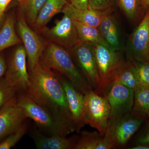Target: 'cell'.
Listing matches in <instances>:
<instances>
[{
  "label": "cell",
  "mask_w": 149,
  "mask_h": 149,
  "mask_svg": "<svg viewBox=\"0 0 149 149\" xmlns=\"http://www.w3.org/2000/svg\"><path fill=\"white\" fill-rule=\"evenodd\" d=\"M29 74V86L24 93L73 132L76 131L64 88L55 73L39 62Z\"/></svg>",
  "instance_id": "6da1fadb"
},
{
  "label": "cell",
  "mask_w": 149,
  "mask_h": 149,
  "mask_svg": "<svg viewBox=\"0 0 149 149\" xmlns=\"http://www.w3.org/2000/svg\"><path fill=\"white\" fill-rule=\"evenodd\" d=\"M39 62L66 77L77 91L84 95L93 90L77 68L69 51L57 44H47Z\"/></svg>",
  "instance_id": "7a4b0ae2"
},
{
  "label": "cell",
  "mask_w": 149,
  "mask_h": 149,
  "mask_svg": "<svg viewBox=\"0 0 149 149\" xmlns=\"http://www.w3.org/2000/svg\"><path fill=\"white\" fill-rule=\"evenodd\" d=\"M97 64L100 83L97 91L100 95L106 96L116 77L127 62L123 51H116L101 44L92 45Z\"/></svg>",
  "instance_id": "3957f363"
},
{
  "label": "cell",
  "mask_w": 149,
  "mask_h": 149,
  "mask_svg": "<svg viewBox=\"0 0 149 149\" xmlns=\"http://www.w3.org/2000/svg\"><path fill=\"white\" fill-rule=\"evenodd\" d=\"M16 98L17 104L24 111L27 117L34 120L43 133L49 135L67 136L73 132L25 93H20Z\"/></svg>",
  "instance_id": "277c9868"
},
{
  "label": "cell",
  "mask_w": 149,
  "mask_h": 149,
  "mask_svg": "<svg viewBox=\"0 0 149 149\" xmlns=\"http://www.w3.org/2000/svg\"><path fill=\"white\" fill-rule=\"evenodd\" d=\"M110 115V107L106 96L97 94L93 90L85 94L84 121L104 135Z\"/></svg>",
  "instance_id": "5b68a950"
},
{
  "label": "cell",
  "mask_w": 149,
  "mask_h": 149,
  "mask_svg": "<svg viewBox=\"0 0 149 149\" xmlns=\"http://www.w3.org/2000/svg\"><path fill=\"white\" fill-rule=\"evenodd\" d=\"M143 122V118L129 113L116 119H109L104 134L108 137L113 148H120L126 145Z\"/></svg>",
  "instance_id": "8992f818"
},
{
  "label": "cell",
  "mask_w": 149,
  "mask_h": 149,
  "mask_svg": "<svg viewBox=\"0 0 149 149\" xmlns=\"http://www.w3.org/2000/svg\"><path fill=\"white\" fill-rule=\"evenodd\" d=\"M68 51L77 68L93 91H97L100 77L92 45L80 42Z\"/></svg>",
  "instance_id": "52a82bcc"
},
{
  "label": "cell",
  "mask_w": 149,
  "mask_h": 149,
  "mask_svg": "<svg viewBox=\"0 0 149 149\" xmlns=\"http://www.w3.org/2000/svg\"><path fill=\"white\" fill-rule=\"evenodd\" d=\"M125 50L133 61L149 62V9L130 35Z\"/></svg>",
  "instance_id": "ba28073f"
},
{
  "label": "cell",
  "mask_w": 149,
  "mask_h": 149,
  "mask_svg": "<svg viewBox=\"0 0 149 149\" xmlns=\"http://www.w3.org/2000/svg\"><path fill=\"white\" fill-rule=\"evenodd\" d=\"M27 58L24 46H19L13 52L5 73L6 80L20 93L25 92L29 84Z\"/></svg>",
  "instance_id": "9c48e42d"
},
{
  "label": "cell",
  "mask_w": 149,
  "mask_h": 149,
  "mask_svg": "<svg viewBox=\"0 0 149 149\" xmlns=\"http://www.w3.org/2000/svg\"><path fill=\"white\" fill-rule=\"evenodd\" d=\"M63 14L61 19L56 20L54 27L45 28L42 31L52 42L69 51L80 41L74 19L67 13Z\"/></svg>",
  "instance_id": "30bf717a"
},
{
  "label": "cell",
  "mask_w": 149,
  "mask_h": 149,
  "mask_svg": "<svg viewBox=\"0 0 149 149\" xmlns=\"http://www.w3.org/2000/svg\"><path fill=\"white\" fill-rule=\"evenodd\" d=\"M17 27L27 54L28 67L30 71L39 63L40 57L47 44L29 27L22 15L19 18Z\"/></svg>",
  "instance_id": "8fae6325"
},
{
  "label": "cell",
  "mask_w": 149,
  "mask_h": 149,
  "mask_svg": "<svg viewBox=\"0 0 149 149\" xmlns=\"http://www.w3.org/2000/svg\"><path fill=\"white\" fill-rule=\"evenodd\" d=\"M106 97L110 107V120L131 112L134 97V91L132 89L114 82Z\"/></svg>",
  "instance_id": "7c38bea8"
},
{
  "label": "cell",
  "mask_w": 149,
  "mask_h": 149,
  "mask_svg": "<svg viewBox=\"0 0 149 149\" xmlns=\"http://www.w3.org/2000/svg\"><path fill=\"white\" fill-rule=\"evenodd\" d=\"M56 72V75L64 88L76 131L79 133L85 124L84 117L85 95L77 91L66 77Z\"/></svg>",
  "instance_id": "4fadbf2b"
},
{
  "label": "cell",
  "mask_w": 149,
  "mask_h": 149,
  "mask_svg": "<svg viewBox=\"0 0 149 149\" xmlns=\"http://www.w3.org/2000/svg\"><path fill=\"white\" fill-rule=\"evenodd\" d=\"M27 118L15 97L0 109V141L18 129Z\"/></svg>",
  "instance_id": "5bb4252c"
},
{
  "label": "cell",
  "mask_w": 149,
  "mask_h": 149,
  "mask_svg": "<svg viewBox=\"0 0 149 149\" xmlns=\"http://www.w3.org/2000/svg\"><path fill=\"white\" fill-rule=\"evenodd\" d=\"M59 135H49L35 128L31 133V137L37 149H74L78 138L73 136L70 138Z\"/></svg>",
  "instance_id": "9a60e30c"
},
{
  "label": "cell",
  "mask_w": 149,
  "mask_h": 149,
  "mask_svg": "<svg viewBox=\"0 0 149 149\" xmlns=\"http://www.w3.org/2000/svg\"><path fill=\"white\" fill-rule=\"evenodd\" d=\"M98 28L108 47L116 51L124 50L120 39L119 25L116 17L112 13L104 17Z\"/></svg>",
  "instance_id": "2e32d148"
},
{
  "label": "cell",
  "mask_w": 149,
  "mask_h": 149,
  "mask_svg": "<svg viewBox=\"0 0 149 149\" xmlns=\"http://www.w3.org/2000/svg\"><path fill=\"white\" fill-rule=\"evenodd\" d=\"M62 13L69 15L75 21L97 27H98L104 17L108 14L111 13L102 12L90 8L86 10L78 9L69 3L65 6Z\"/></svg>",
  "instance_id": "e0dca14e"
},
{
  "label": "cell",
  "mask_w": 149,
  "mask_h": 149,
  "mask_svg": "<svg viewBox=\"0 0 149 149\" xmlns=\"http://www.w3.org/2000/svg\"><path fill=\"white\" fill-rule=\"evenodd\" d=\"M108 137L102 135L98 131H82L77 140L74 149H112Z\"/></svg>",
  "instance_id": "ac0fdd59"
},
{
  "label": "cell",
  "mask_w": 149,
  "mask_h": 149,
  "mask_svg": "<svg viewBox=\"0 0 149 149\" xmlns=\"http://www.w3.org/2000/svg\"><path fill=\"white\" fill-rule=\"evenodd\" d=\"M68 3V0H47L39 12L33 26L37 29L42 28L56 15L62 12Z\"/></svg>",
  "instance_id": "d6986e66"
},
{
  "label": "cell",
  "mask_w": 149,
  "mask_h": 149,
  "mask_svg": "<svg viewBox=\"0 0 149 149\" xmlns=\"http://www.w3.org/2000/svg\"><path fill=\"white\" fill-rule=\"evenodd\" d=\"M14 18L9 16L4 22L0 30V52L5 49L20 44L22 40L17 35L15 29Z\"/></svg>",
  "instance_id": "ffe728a7"
},
{
  "label": "cell",
  "mask_w": 149,
  "mask_h": 149,
  "mask_svg": "<svg viewBox=\"0 0 149 149\" xmlns=\"http://www.w3.org/2000/svg\"><path fill=\"white\" fill-rule=\"evenodd\" d=\"M131 113L142 118L149 113V87L140 85L134 91V103Z\"/></svg>",
  "instance_id": "44dd1931"
},
{
  "label": "cell",
  "mask_w": 149,
  "mask_h": 149,
  "mask_svg": "<svg viewBox=\"0 0 149 149\" xmlns=\"http://www.w3.org/2000/svg\"><path fill=\"white\" fill-rule=\"evenodd\" d=\"M114 82L120 83L134 91L139 87L141 84L136 65L133 61L128 58L126 65L116 77Z\"/></svg>",
  "instance_id": "7402d4cb"
},
{
  "label": "cell",
  "mask_w": 149,
  "mask_h": 149,
  "mask_svg": "<svg viewBox=\"0 0 149 149\" xmlns=\"http://www.w3.org/2000/svg\"><path fill=\"white\" fill-rule=\"evenodd\" d=\"M74 21L80 42L91 45L101 44L107 46L102 38L98 27Z\"/></svg>",
  "instance_id": "603a6c76"
},
{
  "label": "cell",
  "mask_w": 149,
  "mask_h": 149,
  "mask_svg": "<svg viewBox=\"0 0 149 149\" xmlns=\"http://www.w3.org/2000/svg\"><path fill=\"white\" fill-rule=\"evenodd\" d=\"M118 5L129 21L136 22L143 14L140 0H116Z\"/></svg>",
  "instance_id": "cb8c5ba5"
},
{
  "label": "cell",
  "mask_w": 149,
  "mask_h": 149,
  "mask_svg": "<svg viewBox=\"0 0 149 149\" xmlns=\"http://www.w3.org/2000/svg\"><path fill=\"white\" fill-rule=\"evenodd\" d=\"M47 0H23L21 4L22 14L27 23L34 24L39 12Z\"/></svg>",
  "instance_id": "d4e9b609"
},
{
  "label": "cell",
  "mask_w": 149,
  "mask_h": 149,
  "mask_svg": "<svg viewBox=\"0 0 149 149\" xmlns=\"http://www.w3.org/2000/svg\"><path fill=\"white\" fill-rule=\"evenodd\" d=\"M27 124L24 123L18 129L4 138L0 142V149H10L14 147L26 134Z\"/></svg>",
  "instance_id": "484cf974"
},
{
  "label": "cell",
  "mask_w": 149,
  "mask_h": 149,
  "mask_svg": "<svg viewBox=\"0 0 149 149\" xmlns=\"http://www.w3.org/2000/svg\"><path fill=\"white\" fill-rule=\"evenodd\" d=\"M17 90L10 85L5 77L0 79V109L15 97Z\"/></svg>",
  "instance_id": "4316f807"
},
{
  "label": "cell",
  "mask_w": 149,
  "mask_h": 149,
  "mask_svg": "<svg viewBox=\"0 0 149 149\" xmlns=\"http://www.w3.org/2000/svg\"><path fill=\"white\" fill-rule=\"evenodd\" d=\"M116 0H89V8L102 12L112 13Z\"/></svg>",
  "instance_id": "83f0119b"
},
{
  "label": "cell",
  "mask_w": 149,
  "mask_h": 149,
  "mask_svg": "<svg viewBox=\"0 0 149 149\" xmlns=\"http://www.w3.org/2000/svg\"><path fill=\"white\" fill-rule=\"evenodd\" d=\"M133 62L139 74L140 83L141 85L149 87V62Z\"/></svg>",
  "instance_id": "f1b7e54d"
},
{
  "label": "cell",
  "mask_w": 149,
  "mask_h": 149,
  "mask_svg": "<svg viewBox=\"0 0 149 149\" xmlns=\"http://www.w3.org/2000/svg\"><path fill=\"white\" fill-rule=\"evenodd\" d=\"M69 3L78 9L86 10L89 8V0H69Z\"/></svg>",
  "instance_id": "f546056e"
},
{
  "label": "cell",
  "mask_w": 149,
  "mask_h": 149,
  "mask_svg": "<svg viewBox=\"0 0 149 149\" xmlns=\"http://www.w3.org/2000/svg\"><path fill=\"white\" fill-rule=\"evenodd\" d=\"M138 144L149 145V125L146 130L139 136L137 140Z\"/></svg>",
  "instance_id": "4dcf8cb0"
},
{
  "label": "cell",
  "mask_w": 149,
  "mask_h": 149,
  "mask_svg": "<svg viewBox=\"0 0 149 149\" xmlns=\"http://www.w3.org/2000/svg\"><path fill=\"white\" fill-rule=\"evenodd\" d=\"M7 66L4 58L0 55V79L2 77L4 74H5Z\"/></svg>",
  "instance_id": "1f68e13d"
},
{
  "label": "cell",
  "mask_w": 149,
  "mask_h": 149,
  "mask_svg": "<svg viewBox=\"0 0 149 149\" xmlns=\"http://www.w3.org/2000/svg\"><path fill=\"white\" fill-rule=\"evenodd\" d=\"M12 0H0V18L3 17L6 8Z\"/></svg>",
  "instance_id": "d6a6232c"
},
{
  "label": "cell",
  "mask_w": 149,
  "mask_h": 149,
  "mask_svg": "<svg viewBox=\"0 0 149 149\" xmlns=\"http://www.w3.org/2000/svg\"><path fill=\"white\" fill-rule=\"evenodd\" d=\"M141 7L143 10H147L149 9V0H140Z\"/></svg>",
  "instance_id": "836d02e7"
},
{
  "label": "cell",
  "mask_w": 149,
  "mask_h": 149,
  "mask_svg": "<svg viewBox=\"0 0 149 149\" xmlns=\"http://www.w3.org/2000/svg\"><path fill=\"white\" fill-rule=\"evenodd\" d=\"M130 149H149V145L145 144H138L137 146L130 148Z\"/></svg>",
  "instance_id": "e575fe53"
},
{
  "label": "cell",
  "mask_w": 149,
  "mask_h": 149,
  "mask_svg": "<svg viewBox=\"0 0 149 149\" xmlns=\"http://www.w3.org/2000/svg\"><path fill=\"white\" fill-rule=\"evenodd\" d=\"M3 23V17L1 18H0V28L1 27Z\"/></svg>",
  "instance_id": "d590c367"
},
{
  "label": "cell",
  "mask_w": 149,
  "mask_h": 149,
  "mask_svg": "<svg viewBox=\"0 0 149 149\" xmlns=\"http://www.w3.org/2000/svg\"><path fill=\"white\" fill-rule=\"evenodd\" d=\"M16 1H17L19 2L20 3L22 2V1H23V0H16Z\"/></svg>",
  "instance_id": "8d00e7d4"
},
{
  "label": "cell",
  "mask_w": 149,
  "mask_h": 149,
  "mask_svg": "<svg viewBox=\"0 0 149 149\" xmlns=\"http://www.w3.org/2000/svg\"><path fill=\"white\" fill-rule=\"evenodd\" d=\"M148 117L149 118V113L148 114Z\"/></svg>",
  "instance_id": "74e56055"
},
{
  "label": "cell",
  "mask_w": 149,
  "mask_h": 149,
  "mask_svg": "<svg viewBox=\"0 0 149 149\" xmlns=\"http://www.w3.org/2000/svg\"><path fill=\"white\" fill-rule=\"evenodd\" d=\"M68 2H69V0H68Z\"/></svg>",
  "instance_id": "f35d334b"
}]
</instances>
